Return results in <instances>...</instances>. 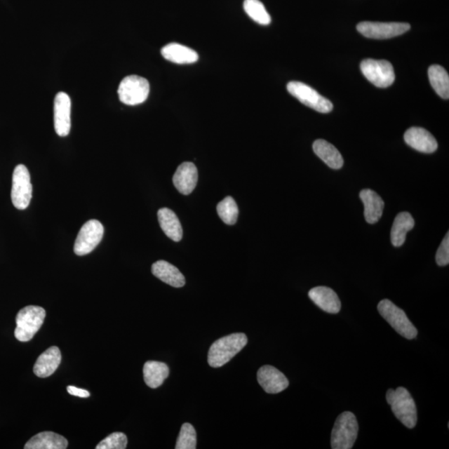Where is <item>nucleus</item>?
<instances>
[{
	"label": "nucleus",
	"instance_id": "nucleus-1",
	"mask_svg": "<svg viewBox=\"0 0 449 449\" xmlns=\"http://www.w3.org/2000/svg\"><path fill=\"white\" fill-rule=\"evenodd\" d=\"M246 344L247 337L243 333L232 334L215 341L208 352L210 366L219 368L226 365Z\"/></svg>",
	"mask_w": 449,
	"mask_h": 449
},
{
	"label": "nucleus",
	"instance_id": "nucleus-2",
	"mask_svg": "<svg viewBox=\"0 0 449 449\" xmlns=\"http://www.w3.org/2000/svg\"><path fill=\"white\" fill-rule=\"evenodd\" d=\"M386 401L391 407L395 417L407 427L414 429L417 424V408L411 394L406 388L389 389L386 393Z\"/></svg>",
	"mask_w": 449,
	"mask_h": 449
},
{
	"label": "nucleus",
	"instance_id": "nucleus-3",
	"mask_svg": "<svg viewBox=\"0 0 449 449\" xmlns=\"http://www.w3.org/2000/svg\"><path fill=\"white\" fill-rule=\"evenodd\" d=\"M46 311L36 305H29L18 313L16 316L15 338L21 342H28L43 324Z\"/></svg>",
	"mask_w": 449,
	"mask_h": 449
},
{
	"label": "nucleus",
	"instance_id": "nucleus-4",
	"mask_svg": "<svg viewBox=\"0 0 449 449\" xmlns=\"http://www.w3.org/2000/svg\"><path fill=\"white\" fill-rule=\"evenodd\" d=\"M358 424L356 415L351 412H344L335 421L331 433V448L333 449H350L356 443Z\"/></svg>",
	"mask_w": 449,
	"mask_h": 449
},
{
	"label": "nucleus",
	"instance_id": "nucleus-5",
	"mask_svg": "<svg viewBox=\"0 0 449 449\" xmlns=\"http://www.w3.org/2000/svg\"><path fill=\"white\" fill-rule=\"evenodd\" d=\"M378 311L381 316L389 323L398 334L408 340L416 338L417 330L408 320L406 313L395 305L389 300H383L378 304Z\"/></svg>",
	"mask_w": 449,
	"mask_h": 449
},
{
	"label": "nucleus",
	"instance_id": "nucleus-6",
	"mask_svg": "<svg viewBox=\"0 0 449 449\" xmlns=\"http://www.w3.org/2000/svg\"><path fill=\"white\" fill-rule=\"evenodd\" d=\"M149 92V82L138 75H130L124 78L118 90L120 101L128 106H136L145 102Z\"/></svg>",
	"mask_w": 449,
	"mask_h": 449
},
{
	"label": "nucleus",
	"instance_id": "nucleus-7",
	"mask_svg": "<svg viewBox=\"0 0 449 449\" xmlns=\"http://www.w3.org/2000/svg\"><path fill=\"white\" fill-rule=\"evenodd\" d=\"M33 187L30 174L25 165L20 164L13 170L11 199L13 205L18 210L28 208L32 199Z\"/></svg>",
	"mask_w": 449,
	"mask_h": 449
},
{
	"label": "nucleus",
	"instance_id": "nucleus-8",
	"mask_svg": "<svg viewBox=\"0 0 449 449\" xmlns=\"http://www.w3.org/2000/svg\"><path fill=\"white\" fill-rule=\"evenodd\" d=\"M287 90L304 105L321 114H328L333 110V103L307 84L293 81L287 84Z\"/></svg>",
	"mask_w": 449,
	"mask_h": 449
},
{
	"label": "nucleus",
	"instance_id": "nucleus-9",
	"mask_svg": "<svg viewBox=\"0 0 449 449\" xmlns=\"http://www.w3.org/2000/svg\"><path fill=\"white\" fill-rule=\"evenodd\" d=\"M361 69L363 76L376 87L388 88L394 82V67L389 61L369 58L361 62Z\"/></svg>",
	"mask_w": 449,
	"mask_h": 449
},
{
	"label": "nucleus",
	"instance_id": "nucleus-10",
	"mask_svg": "<svg viewBox=\"0 0 449 449\" xmlns=\"http://www.w3.org/2000/svg\"><path fill=\"white\" fill-rule=\"evenodd\" d=\"M411 26L407 22H361L357 30L366 38L387 39L402 35L410 30Z\"/></svg>",
	"mask_w": 449,
	"mask_h": 449
},
{
	"label": "nucleus",
	"instance_id": "nucleus-11",
	"mask_svg": "<svg viewBox=\"0 0 449 449\" xmlns=\"http://www.w3.org/2000/svg\"><path fill=\"white\" fill-rule=\"evenodd\" d=\"M105 228L102 223L98 220H90L80 229L75 241L74 253L80 257L91 253L100 243Z\"/></svg>",
	"mask_w": 449,
	"mask_h": 449
},
{
	"label": "nucleus",
	"instance_id": "nucleus-12",
	"mask_svg": "<svg viewBox=\"0 0 449 449\" xmlns=\"http://www.w3.org/2000/svg\"><path fill=\"white\" fill-rule=\"evenodd\" d=\"M71 98L66 93H58L53 105V120L55 132L60 137H67L71 130Z\"/></svg>",
	"mask_w": 449,
	"mask_h": 449
},
{
	"label": "nucleus",
	"instance_id": "nucleus-13",
	"mask_svg": "<svg viewBox=\"0 0 449 449\" xmlns=\"http://www.w3.org/2000/svg\"><path fill=\"white\" fill-rule=\"evenodd\" d=\"M257 380L268 394H278L288 388L289 381L283 373L272 366H264L257 372Z\"/></svg>",
	"mask_w": 449,
	"mask_h": 449
},
{
	"label": "nucleus",
	"instance_id": "nucleus-14",
	"mask_svg": "<svg viewBox=\"0 0 449 449\" xmlns=\"http://www.w3.org/2000/svg\"><path fill=\"white\" fill-rule=\"evenodd\" d=\"M404 141L412 148L424 154H433L438 148V142L432 134L422 128H411L404 133Z\"/></svg>",
	"mask_w": 449,
	"mask_h": 449
},
{
	"label": "nucleus",
	"instance_id": "nucleus-15",
	"mask_svg": "<svg viewBox=\"0 0 449 449\" xmlns=\"http://www.w3.org/2000/svg\"><path fill=\"white\" fill-rule=\"evenodd\" d=\"M173 181L180 193L183 195L191 194L199 181V172L196 166L188 161L180 165L174 174Z\"/></svg>",
	"mask_w": 449,
	"mask_h": 449
},
{
	"label": "nucleus",
	"instance_id": "nucleus-16",
	"mask_svg": "<svg viewBox=\"0 0 449 449\" xmlns=\"http://www.w3.org/2000/svg\"><path fill=\"white\" fill-rule=\"evenodd\" d=\"M309 297L317 307L327 313L340 311L341 302L335 292L326 286H317L309 291Z\"/></svg>",
	"mask_w": 449,
	"mask_h": 449
},
{
	"label": "nucleus",
	"instance_id": "nucleus-17",
	"mask_svg": "<svg viewBox=\"0 0 449 449\" xmlns=\"http://www.w3.org/2000/svg\"><path fill=\"white\" fill-rule=\"evenodd\" d=\"M62 361L60 349L53 347L40 354L34 366V373L39 378H47L55 373Z\"/></svg>",
	"mask_w": 449,
	"mask_h": 449
},
{
	"label": "nucleus",
	"instance_id": "nucleus-18",
	"mask_svg": "<svg viewBox=\"0 0 449 449\" xmlns=\"http://www.w3.org/2000/svg\"><path fill=\"white\" fill-rule=\"evenodd\" d=\"M152 272L159 280L175 288L185 286V277L179 269L166 260H159L152 264Z\"/></svg>",
	"mask_w": 449,
	"mask_h": 449
},
{
	"label": "nucleus",
	"instance_id": "nucleus-19",
	"mask_svg": "<svg viewBox=\"0 0 449 449\" xmlns=\"http://www.w3.org/2000/svg\"><path fill=\"white\" fill-rule=\"evenodd\" d=\"M161 55L168 61L178 65L193 64L199 60V53L184 45L170 43L161 48Z\"/></svg>",
	"mask_w": 449,
	"mask_h": 449
},
{
	"label": "nucleus",
	"instance_id": "nucleus-20",
	"mask_svg": "<svg viewBox=\"0 0 449 449\" xmlns=\"http://www.w3.org/2000/svg\"><path fill=\"white\" fill-rule=\"evenodd\" d=\"M359 197L365 206V218L369 224H375L383 215L384 202L377 193L370 189L362 190Z\"/></svg>",
	"mask_w": 449,
	"mask_h": 449
},
{
	"label": "nucleus",
	"instance_id": "nucleus-21",
	"mask_svg": "<svg viewBox=\"0 0 449 449\" xmlns=\"http://www.w3.org/2000/svg\"><path fill=\"white\" fill-rule=\"evenodd\" d=\"M313 150L324 163L332 169L338 170L343 167L342 155L330 142L319 139L313 143Z\"/></svg>",
	"mask_w": 449,
	"mask_h": 449
},
{
	"label": "nucleus",
	"instance_id": "nucleus-22",
	"mask_svg": "<svg viewBox=\"0 0 449 449\" xmlns=\"http://www.w3.org/2000/svg\"><path fill=\"white\" fill-rule=\"evenodd\" d=\"M157 217L161 230L166 236L174 241L178 242L182 238V227L177 215L168 208H161L157 212Z\"/></svg>",
	"mask_w": 449,
	"mask_h": 449
},
{
	"label": "nucleus",
	"instance_id": "nucleus-23",
	"mask_svg": "<svg viewBox=\"0 0 449 449\" xmlns=\"http://www.w3.org/2000/svg\"><path fill=\"white\" fill-rule=\"evenodd\" d=\"M67 440L53 432H42L35 435L25 444V449H65Z\"/></svg>",
	"mask_w": 449,
	"mask_h": 449
},
{
	"label": "nucleus",
	"instance_id": "nucleus-24",
	"mask_svg": "<svg viewBox=\"0 0 449 449\" xmlns=\"http://www.w3.org/2000/svg\"><path fill=\"white\" fill-rule=\"evenodd\" d=\"M169 375V368L165 363L147 361L143 367V376L148 387L156 389L164 383Z\"/></svg>",
	"mask_w": 449,
	"mask_h": 449
},
{
	"label": "nucleus",
	"instance_id": "nucleus-25",
	"mask_svg": "<svg viewBox=\"0 0 449 449\" xmlns=\"http://www.w3.org/2000/svg\"><path fill=\"white\" fill-rule=\"evenodd\" d=\"M415 220L410 213L403 212L395 217L391 229V242L394 246H402L406 241L408 232L415 227Z\"/></svg>",
	"mask_w": 449,
	"mask_h": 449
},
{
	"label": "nucleus",
	"instance_id": "nucleus-26",
	"mask_svg": "<svg viewBox=\"0 0 449 449\" xmlns=\"http://www.w3.org/2000/svg\"><path fill=\"white\" fill-rule=\"evenodd\" d=\"M429 79L431 86L443 100L449 98V77L447 71L442 66L432 65L429 69Z\"/></svg>",
	"mask_w": 449,
	"mask_h": 449
},
{
	"label": "nucleus",
	"instance_id": "nucleus-27",
	"mask_svg": "<svg viewBox=\"0 0 449 449\" xmlns=\"http://www.w3.org/2000/svg\"><path fill=\"white\" fill-rule=\"evenodd\" d=\"M243 6L246 13L251 20L262 25L271 24V15L260 0H245Z\"/></svg>",
	"mask_w": 449,
	"mask_h": 449
},
{
	"label": "nucleus",
	"instance_id": "nucleus-28",
	"mask_svg": "<svg viewBox=\"0 0 449 449\" xmlns=\"http://www.w3.org/2000/svg\"><path fill=\"white\" fill-rule=\"evenodd\" d=\"M217 210L220 218L222 220L224 223L227 224H236L239 210H238L236 202L232 196H227L219 202Z\"/></svg>",
	"mask_w": 449,
	"mask_h": 449
},
{
	"label": "nucleus",
	"instance_id": "nucleus-29",
	"mask_svg": "<svg viewBox=\"0 0 449 449\" xmlns=\"http://www.w3.org/2000/svg\"><path fill=\"white\" fill-rule=\"evenodd\" d=\"M176 449H195L196 448V433L190 424H184L180 431Z\"/></svg>",
	"mask_w": 449,
	"mask_h": 449
},
{
	"label": "nucleus",
	"instance_id": "nucleus-30",
	"mask_svg": "<svg viewBox=\"0 0 449 449\" xmlns=\"http://www.w3.org/2000/svg\"><path fill=\"white\" fill-rule=\"evenodd\" d=\"M128 445V438L123 433H114L103 439L96 446L97 449H125Z\"/></svg>",
	"mask_w": 449,
	"mask_h": 449
},
{
	"label": "nucleus",
	"instance_id": "nucleus-31",
	"mask_svg": "<svg viewBox=\"0 0 449 449\" xmlns=\"http://www.w3.org/2000/svg\"><path fill=\"white\" fill-rule=\"evenodd\" d=\"M436 262L439 267H445L449 263V233L443 238L436 254Z\"/></svg>",
	"mask_w": 449,
	"mask_h": 449
},
{
	"label": "nucleus",
	"instance_id": "nucleus-32",
	"mask_svg": "<svg viewBox=\"0 0 449 449\" xmlns=\"http://www.w3.org/2000/svg\"><path fill=\"white\" fill-rule=\"evenodd\" d=\"M67 390L69 394L76 397L88 398L90 396V393L88 390L74 387V386H67Z\"/></svg>",
	"mask_w": 449,
	"mask_h": 449
}]
</instances>
